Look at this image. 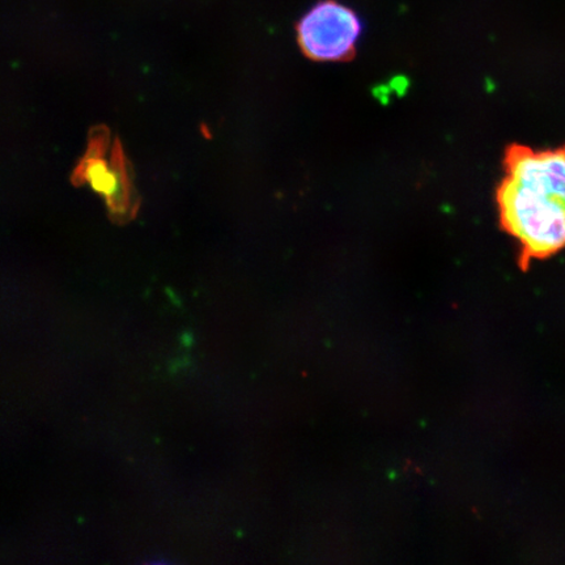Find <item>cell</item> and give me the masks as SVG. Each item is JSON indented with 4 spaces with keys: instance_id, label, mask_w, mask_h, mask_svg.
Returning <instances> with one entry per match:
<instances>
[{
    "instance_id": "6da1fadb",
    "label": "cell",
    "mask_w": 565,
    "mask_h": 565,
    "mask_svg": "<svg viewBox=\"0 0 565 565\" xmlns=\"http://www.w3.org/2000/svg\"><path fill=\"white\" fill-rule=\"evenodd\" d=\"M501 227L520 244L521 263L554 256L565 247V209L505 175L497 190Z\"/></svg>"
},
{
    "instance_id": "7a4b0ae2",
    "label": "cell",
    "mask_w": 565,
    "mask_h": 565,
    "mask_svg": "<svg viewBox=\"0 0 565 565\" xmlns=\"http://www.w3.org/2000/svg\"><path fill=\"white\" fill-rule=\"evenodd\" d=\"M108 145L109 131L106 127L92 130L88 151L76 167L73 182L76 186L90 183L105 198L113 222H130L139 207L136 189L132 186L121 143L115 140L110 160L105 158Z\"/></svg>"
},
{
    "instance_id": "3957f363",
    "label": "cell",
    "mask_w": 565,
    "mask_h": 565,
    "mask_svg": "<svg viewBox=\"0 0 565 565\" xmlns=\"http://www.w3.org/2000/svg\"><path fill=\"white\" fill-rule=\"evenodd\" d=\"M298 41L303 55L315 62H348L356 54L362 20L338 0H321L301 18Z\"/></svg>"
},
{
    "instance_id": "277c9868",
    "label": "cell",
    "mask_w": 565,
    "mask_h": 565,
    "mask_svg": "<svg viewBox=\"0 0 565 565\" xmlns=\"http://www.w3.org/2000/svg\"><path fill=\"white\" fill-rule=\"evenodd\" d=\"M505 175L550 198L565 209V147L534 151L513 145L505 151Z\"/></svg>"
}]
</instances>
